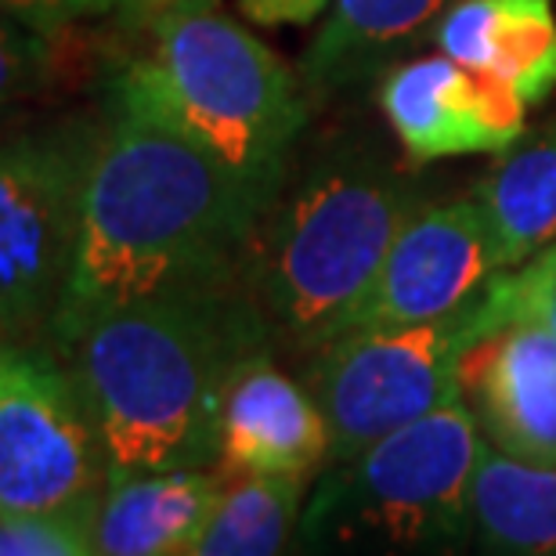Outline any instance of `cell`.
<instances>
[{
  "instance_id": "6da1fadb",
  "label": "cell",
  "mask_w": 556,
  "mask_h": 556,
  "mask_svg": "<svg viewBox=\"0 0 556 556\" xmlns=\"http://www.w3.org/2000/svg\"><path fill=\"white\" fill-rule=\"evenodd\" d=\"M271 199L170 130L116 113L87 170L73 275L51 326L54 351L116 307L239 275Z\"/></svg>"
},
{
  "instance_id": "7a4b0ae2",
  "label": "cell",
  "mask_w": 556,
  "mask_h": 556,
  "mask_svg": "<svg viewBox=\"0 0 556 556\" xmlns=\"http://www.w3.org/2000/svg\"><path fill=\"white\" fill-rule=\"evenodd\" d=\"M261 351L275 343L239 275L135 300L62 348L109 473L217 466L228 383Z\"/></svg>"
},
{
  "instance_id": "3957f363",
  "label": "cell",
  "mask_w": 556,
  "mask_h": 556,
  "mask_svg": "<svg viewBox=\"0 0 556 556\" xmlns=\"http://www.w3.org/2000/svg\"><path fill=\"white\" fill-rule=\"evenodd\" d=\"M416 192L372 152L348 149L289 174L239 261V282L275 348L315 354L351 329Z\"/></svg>"
},
{
  "instance_id": "277c9868",
  "label": "cell",
  "mask_w": 556,
  "mask_h": 556,
  "mask_svg": "<svg viewBox=\"0 0 556 556\" xmlns=\"http://www.w3.org/2000/svg\"><path fill=\"white\" fill-rule=\"evenodd\" d=\"M113 102L268 192L307 124L300 80L217 0H185L155 22L152 48L116 73Z\"/></svg>"
},
{
  "instance_id": "5b68a950",
  "label": "cell",
  "mask_w": 556,
  "mask_h": 556,
  "mask_svg": "<svg viewBox=\"0 0 556 556\" xmlns=\"http://www.w3.org/2000/svg\"><path fill=\"white\" fill-rule=\"evenodd\" d=\"M484 438L466 402L397 430L307 488L293 556H473Z\"/></svg>"
},
{
  "instance_id": "8992f818",
  "label": "cell",
  "mask_w": 556,
  "mask_h": 556,
  "mask_svg": "<svg viewBox=\"0 0 556 556\" xmlns=\"http://www.w3.org/2000/svg\"><path fill=\"white\" fill-rule=\"evenodd\" d=\"M473 304L422 326L351 329L311 354L304 383L326 416L329 466L463 402V358L481 340Z\"/></svg>"
},
{
  "instance_id": "52a82bcc",
  "label": "cell",
  "mask_w": 556,
  "mask_h": 556,
  "mask_svg": "<svg viewBox=\"0 0 556 556\" xmlns=\"http://www.w3.org/2000/svg\"><path fill=\"white\" fill-rule=\"evenodd\" d=\"M98 141L11 138L0 155V326L29 343L54 326L73 275L84 188Z\"/></svg>"
},
{
  "instance_id": "ba28073f",
  "label": "cell",
  "mask_w": 556,
  "mask_h": 556,
  "mask_svg": "<svg viewBox=\"0 0 556 556\" xmlns=\"http://www.w3.org/2000/svg\"><path fill=\"white\" fill-rule=\"evenodd\" d=\"M109 466L73 372L54 351L0 354V517L98 514Z\"/></svg>"
},
{
  "instance_id": "9c48e42d",
  "label": "cell",
  "mask_w": 556,
  "mask_h": 556,
  "mask_svg": "<svg viewBox=\"0 0 556 556\" xmlns=\"http://www.w3.org/2000/svg\"><path fill=\"white\" fill-rule=\"evenodd\" d=\"M492 275V242L477 199L419 206L394 239L351 329L422 326L452 318L484 293Z\"/></svg>"
},
{
  "instance_id": "30bf717a",
  "label": "cell",
  "mask_w": 556,
  "mask_h": 556,
  "mask_svg": "<svg viewBox=\"0 0 556 556\" xmlns=\"http://www.w3.org/2000/svg\"><path fill=\"white\" fill-rule=\"evenodd\" d=\"M380 109L416 163L514 149L525 138L528 113L514 91L448 54L408 59L387 70Z\"/></svg>"
},
{
  "instance_id": "8fae6325",
  "label": "cell",
  "mask_w": 556,
  "mask_h": 556,
  "mask_svg": "<svg viewBox=\"0 0 556 556\" xmlns=\"http://www.w3.org/2000/svg\"><path fill=\"white\" fill-rule=\"evenodd\" d=\"M463 402L484 444L528 466L556 470V337L506 326L463 358Z\"/></svg>"
},
{
  "instance_id": "7c38bea8",
  "label": "cell",
  "mask_w": 556,
  "mask_h": 556,
  "mask_svg": "<svg viewBox=\"0 0 556 556\" xmlns=\"http://www.w3.org/2000/svg\"><path fill=\"white\" fill-rule=\"evenodd\" d=\"M225 473L293 477L311 481L329 466V427L307 391L261 351L236 369L220 413V459Z\"/></svg>"
},
{
  "instance_id": "4fadbf2b",
  "label": "cell",
  "mask_w": 556,
  "mask_h": 556,
  "mask_svg": "<svg viewBox=\"0 0 556 556\" xmlns=\"http://www.w3.org/2000/svg\"><path fill=\"white\" fill-rule=\"evenodd\" d=\"M228 473H109L94 517L98 556H188L220 503Z\"/></svg>"
},
{
  "instance_id": "5bb4252c",
  "label": "cell",
  "mask_w": 556,
  "mask_h": 556,
  "mask_svg": "<svg viewBox=\"0 0 556 556\" xmlns=\"http://www.w3.org/2000/svg\"><path fill=\"white\" fill-rule=\"evenodd\" d=\"M441 54L492 76L525 105L556 87L553 0H455L433 26Z\"/></svg>"
},
{
  "instance_id": "9a60e30c",
  "label": "cell",
  "mask_w": 556,
  "mask_h": 556,
  "mask_svg": "<svg viewBox=\"0 0 556 556\" xmlns=\"http://www.w3.org/2000/svg\"><path fill=\"white\" fill-rule=\"evenodd\" d=\"M495 271H514L556 239V124L498 152L477 185Z\"/></svg>"
},
{
  "instance_id": "2e32d148",
  "label": "cell",
  "mask_w": 556,
  "mask_h": 556,
  "mask_svg": "<svg viewBox=\"0 0 556 556\" xmlns=\"http://www.w3.org/2000/svg\"><path fill=\"white\" fill-rule=\"evenodd\" d=\"M455 0H332L304 59V87L332 94L380 73Z\"/></svg>"
},
{
  "instance_id": "e0dca14e",
  "label": "cell",
  "mask_w": 556,
  "mask_h": 556,
  "mask_svg": "<svg viewBox=\"0 0 556 556\" xmlns=\"http://www.w3.org/2000/svg\"><path fill=\"white\" fill-rule=\"evenodd\" d=\"M473 556H556V470L484 444L473 477Z\"/></svg>"
},
{
  "instance_id": "ac0fdd59",
  "label": "cell",
  "mask_w": 556,
  "mask_h": 556,
  "mask_svg": "<svg viewBox=\"0 0 556 556\" xmlns=\"http://www.w3.org/2000/svg\"><path fill=\"white\" fill-rule=\"evenodd\" d=\"M304 498L307 481L228 473L214 517L188 556H289Z\"/></svg>"
},
{
  "instance_id": "d6986e66",
  "label": "cell",
  "mask_w": 556,
  "mask_h": 556,
  "mask_svg": "<svg viewBox=\"0 0 556 556\" xmlns=\"http://www.w3.org/2000/svg\"><path fill=\"white\" fill-rule=\"evenodd\" d=\"M477 337L506 326H535L556 337V242L514 271H495L473 304Z\"/></svg>"
},
{
  "instance_id": "ffe728a7",
  "label": "cell",
  "mask_w": 556,
  "mask_h": 556,
  "mask_svg": "<svg viewBox=\"0 0 556 556\" xmlns=\"http://www.w3.org/2000/svg\"><path fill=\"white\" fill-rule=\"evenodd\" d=\"M94 517L84 509L0 517V556H98Z\"/></svg>"
},
{
  "instance_id": "44dd1931",
  "label": "cell",
  "mask_w": 556,
  "mask_h": 556,
  "mask_svg": "<svg viewBox=\"0 0 556 556\" xmlns=\"http://www.w3.org/2000/svg\"><path fill=\"white\" fill-rule=\"evenodd\" d=\"M332 0H239L242 15L257 26H307Z\"/></svg>"
},
{
  "instance_id": "7402d4cb",
  "label": "cell",
  "mask_w": 556,
  "mask_h": 556,
  "mask_svg": "<svg viewBox=\"0 0 556 556\" xmlns=\"http://www.w3.org/2000/svg\"><path fill=\"white\" fill-rule=\"evenodd\" d=\"M4 11L37 33H54L73 18L70 0H4Z\"/></svg>"
},
{
  "instance_id": "603a6c76",
  "label": "cell",
  "mask_w": 556,
  "mask_h": 556,
  "mask_svg": "<svg viewBox=\"0 0 556 556\" xmlns=\"http://www.w3.org/2000/svg\"><path fill=\"white\" fill-rule=\"evenodd\" d=\"M185 0H124V4H119V11H124V15L135 22V26H155V22L160 18H166L170 15L174 8H181Z\"/></svg>"
},
{
  "instance_id": "cb8c5ba5",
  "label": "cell",
  "mask_w": 556,
  "mask_h": 556,
  "mask_svg": "<svg viewBox=\"0 0 556 556\" xmlns=\"http://www.w3.org/2000/svg\"><path fill=\"white\" fill-rule=\"evenodd\" d=\"M124 0H70L73 15H105V11H116Z\"/></svg>"
}]
</instances>
